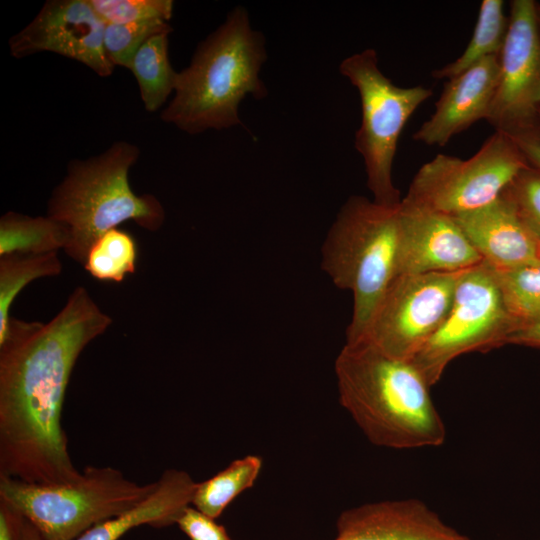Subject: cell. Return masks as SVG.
Returning a JSON list of instances; mask_svg holds the SVG:
<instances>
[{"mask_svg": "<svg viewBox=\"0 0 540 540\" xmlns=\"http://www.w3.org/2000/svg\"><path fill=\"white\" fill-rule=\"evenodd\" d=\"M112 319L77 287L48 323L11 318L0 343V476L29 483H70L74 466L62 428L73 368Z\"/></svg>", "mask_w": 540, "mask_h": 540, "instance_id": "obj_1", "label": "cell"}, {"mask_svg": "<svg viewBox=\"0 0 540 540\" xmlns=\"http://www.w3.org/2000/svg\"><path fill=\"white\" fill-rule=\"evenodd\" d=\"M334 370L340 404L372 444L396 450L444 444L447 430L432 386L411 360L345 343Z\"/></svg>", "mask_w": 540, "mask_h": 540, "instance_id": "obj_2", "label": "cell"}, {"mask_svg": "<svg viewBox=\"0 0 540 540\" xmlns=\"http://www.w3.org/2000/svg\"><path fill=\"white\" fill-rule=\"evenodd\" d=\"M266 59L264 36L252 28L247 10L235 7L177 72L174 97L161 119L188 134L241 125V101L268 94L260 78Z\"/></svg>", "mask_w": 540, "mask_h": 540, "instance_id": "obj_3", "label": "cell"}, {"mask_svg": "<svg viewBox=\"0 0 540 540\" xmlns=\"http://www.w3.org/2000/svg\"><path fill=\"white\" fill-rule=\"evenodd\" d=\"M140 154L137 146L117 141L100 155L73 160L48 202L50 218L68 230L65 252L84 265L90 248L107 231L128 220L149 231L164 223L165 211L153 195H137L128 174Z\"/></svg>", "mask_w": 540, "mask_h": 540, "instance_id": "obj_4", "label": "cell"}, {"mask_svg": "<svg viewBox=\"0 0 540 540\" xmlns=\"http://www.w3.org/2000/svg\"><path fill=\"white\" fill-rule=\"evenodd\" d=\"M399 206L350 196L331 225L321 250V268L333 284L353 294L346 343L359 342L397 276Z\"/></svg>", "mask_w": 540, "mask_h": 540, "instance_id": "obj_5", "label": "cell"}, {"mask_svg": "<svg viewBox=\"0 0 540 540\" xmlns=\"http://www.w3.org/2000/svg\"><path fill=\"white\" fill-rule=\"evenodd\" d=\"M156 487L157 480L139 485L116 468L87 466L70 483H29L0 476V502L27 520L42 540H75L136 506Z\"/></svg>", "mask_w": 540, "mask_h": 540, "instance_id": "obj_6", "label": "cell"}, {"mask_svg": "<svg viewBox=\"0 0 540 540\" xmlns=\"http://www.w3.org/2000/svg\"><path fill=\"white\" fill-rule=\"evenodd\" d=\"M339 71L360 96L362 119L355 148L363 158L373 201L396 207L402 201L392 178L399 138L412 114L432 96V90L421 85H395L380 71L377 53L371 48L345 58Z\"/></svg>", "mask_w": 540, "mask_h": 540, "instance_id": "obj_7", "label": "cell"}, {"mask_svg": "<svg viewBox=\"0 0 540 540\" xmlns=\"http://www.w3.org/2000/svg\"><path fill=\"white\" fill-rule=\"evenodd\" d=\"M527 165L515 141L495 131L468 159L440 153L423 164L402 201L456 216L498 198Z\"/></svg>", "mask_w": 540, "mask_h": 540, "instance_id": "obj_8", "label": "cell"}, {"mask_svg": "<svg viewBox=\"0 0 540 540\" xmlns=\"http://www.w3.org/2000/svg\"><path fill=\"white\" fill-rule=\"evenodd\" d=\"M516 329L491 267L482 262L461 272L443 323L411 361L433 386L454 359L507 344Z\"/></svg>", "mask_w": 540, "mask_h": 540, "instance_id": "obj_9", "label": "cell"}, {"mask_svg": "<svg viewBox=\"0 0 540 540\" xmlns=\"http://www.w3.org/2000/svg\"><path fill=\"white\" fill-rule=\"evenodd\" d=\"M461 272L397 275L363 338L353 344H367L387 356L412 360L443 323Z\"/></svg>", "mask_w": 540, "mask_h": 540, "instance_id": "obj_10", "label": "cell"}, {"mask_svg": "<svg viewBox=\"0 0 540 540\" xmlns=\"http://www.w3.org/2000/svg\"><path fill=\"white\" fill-rule=\"evenodd\" d=\"M499 78L485 118L510 138L540 131V27L537 2L513 0L499 55Z\"/></svg>", "mask_w": 540, "mask_h": 540, "instance_id": "obj_11", "label": "cell"}, {"mask_svg": "<svg viewBox=\"0 0 540 540\" xmlns=\"http://www.w3.org/2000/svg\"><path fill=\"white\" fill-rule=\"evenodd\" d=\"M105 25L89 0H50L10 38V53L23 58L52 52L82 63L100 77H108L115 66L104 49Z\"/></svg>", "mask_w": 540, "mask_h": 540, "instance_id": "obj_12", "label": "cell"}, {"mask_svg": "<svg viewBox=\"0 0 540 540\" xmlns=\"http://www.w3.org/2000/svg\"><path fill=\"white\" fill-rule=\"evenodd\" d=\"M482 262L453 216L401 201L397 275L459 272Z\"/></svg>", "mask_w": 540, "mask_h": 540, "instance_id": "obj_13", "label": "cell"}, {"mask_svg": "<svg viewBox=\"0 0 540 540\" xmlns=\"http://www.w3.org/2000/svg\"><path fill=\"white\" fill-rule=\"evenodd\" d=\"M334 540H471L426 503L409 498L366 503L343 511Z\"/></svg>", "mask_w": 540, "mask_h": 540, "instance_id": "obj_14", "label": "cell"}, {"mask_svg": "<svg viewBox=\"0 0 540 540\" xmlns=\"http://www.w3.org/2000/svg\"><path fill=\"white\" fill-rule=\"evenodd\" d=\"M499 55L488 56L449 79L434 113L422 123L413 139L426 145L444 146L455 135L485 119L498 83Z\"/></svg>", "mask_w": 540, "mask_h": 540, "instance_id": "obj_15", "label": "cell"}, {"mask_svg": "<svg viewBox=\"0 0 540 540\" xmlns=\"http://www.w3.org/2000/svg\"><path fill=\"white\" fill-rule=\"evenodd\" d=\"M453 217L491 268L504 270L540 261L539 241L504 193L481 208Z\"/></svg>", "mask_w": 540, "mask_h": 540, "instance_id": "obj_16", "label": "cell"}, {"mask_svg": "<svg viewBox=\"0 0 540 540\" xmlns=\"http://www.w3.org/2000/svg\"><path fill=\"white\" fill-rule=\"evenodd\" d=\"M197 482L183 470L167 469L157 480L156 489L128 511L98 523L75 540H119L136 527L163 528L176 524L191 505ZM19 540H42L35 528L20 516Z\"/></svg>", "mask_w": 540, "mask_h": 540, "instance_id": "obj_17", "label": "cell"}, {"mask_svg": "<svg viewBox=\"0 0 540 540\" xmlns=\"http://www.w3.org/2000/svg\"><path fill=\"white\" fill-rule=\"evenodd\" d=\"M67 228L46 217L7 212L0 219V257L10 254H46L66 247Z\"/></svg>", "mask_w": 540, "mask_h": 540, "instance_id": "obj_18", "label": "cell"}, {"mask_svg": "<svg viewBox=\"0 0 540 540\" xmlns=\"http://www.w3.org/2000/svg\"><path fill=\"white\" fill-rule=\"evenodd\" d=\"M509 17L504 13L502 0H483L468 45L463 53L449 64L436 69L437 79H452L484 58L499 55L508 31Z\"/></svg>", "mask_w": 540, "mask_h": 540, "instance_id": "obj_19", "label": "cell"}, {"mask_svg": "<svg viewBox=\"0 0 540 540\" xmlns=\"http://www.w3.org/2000/svg\"><path fill=\"white\" fill-rule=\"evenodd\" d=\"M169 34L161 33L149 38L135 53L129 68L137 80L144 107L149 112L161 108L174 92L177 72L169 60Z\"/></svg>", "mask_w": 540, "mask_h": 540, "instance_id": "obj_20", "label": "cell"}, {"mask_svg": "<svg viewBox=\"0 0 540 540\" xmlns=\"http://www.w3.org/2000/svg\"><path fill=\"white\" fill-rule=\"evenodd\" d=\"M262 464L257 455L232 461L213 477L196 484L191 505L213 519L218 518L238 495L255 484Z\"/></svg>", "mask_w": 540, "mask_h": 540, "instance_id": "obj_21", "label": "cell"}, {"mask_svg": "<svg viewBox=\"0 0 540 540\" xmlns=\"http://www.w3.org/2000/svg\"><path fill=\"white\" fill-rule=\"evenodd\" d=\"M57 253H15L0 257V343L6 338L10 308L20 291L33 280L61 273L62 263Z\"/></svg>", "mask_w": 540, "mask_h": 540, "instance_id": "obj_22", "label": "cell"}, {"mask_svg": "<svg viewBox=\"0 0 540 540\" xmlns=\"http://www.w3.org/2000/svg\"><path fill=\"white\" fill-rule=\"evenodd\" d=\"M491 269L506 310L517 329L539 323L540 261L511 269Z\"/></svg>", "mask_w": 540, "mask_h": 540, "instance_id": "obj_23", "label": "cell"}, {"mask_svg": "<svg viewBox=\"0 0 540 540\" xmlns=\"http://www.w3.org/2000/svg\"><path fill=\"white\" fill-rule=\"evenodd\" d=\"M137 254L135 238L113 228L90 248L83 267L97 280L122 282L127 274L135 272Z\"/></svg>", "mask_w": 540, "mask_h": 540, "instance_id": "obj_24", "label": "cell"}, {"mask_svg": "<svg viewBox=\"0 0 540 540\" xmlns=\"http://www.w3.org/2000/svg\"><path fill=\"white\" fill-rule=\"evenodd\" d=\"M171 32L172 27L168 21L159 19L106 24L103 36L104 49L114 66L129 69L133 56L149 38Z\"/></svg>", "mask_w": 540, "mask_h": 540, "instance_id": "obj_25", "label": "cell"}, {"mask_svg": "<svg viewBox=\"0 0 540 540\" xmlns=\"http://www.w3.org/2000/svg\"><path fill=\"white\" fill-rule=\"evenodd\" d=\"M106 24H125L148 20L169 21L173 15L171 0H89Z\"/></svg>", "mask_w": 540, "mask_h": 540, "instance_id": "obj_26", "label": "cell"}, {"mask_svg": "<svg viewBox=\"0 0 540 540\" xmlns=\"http://www.w3.org/2000/svg\"><path fill=\"white\" fill-rule=\"evenodd\" d=\"M503 193L513 203L525 227L540 242V171L528 164Z\"/></svg>", "mask_w": 540, "mask_h": 540, "instance_id": "obj_27", "label": "cell"}, {"mask_svg": "<svg viewBox=\"0 0 540 540\" xmlns=\"http://www.w3.org/2000/svg\"><path fill=\"white\" fill-rule=\"evenodd\" d=\"M176 525L190 540H233L215 519L198 511L192 505L182 512Z\"/></svg>", "mask_w": 540, "mask_h": 540, "instance_id": "obj_28", "label": "cell"}, {"mask_svg": "<svg viewBox=\"0 0 540 540\" xmlns=\"http://www.w3.org/2000/svg\"><path fill=\"white\" fill-rule=\"evenodd\" d=\"M529 165L540 171V131L511 138Z\"/></svg>", "mask_w": 540, "mask_h": 540, "instance_id": "obj_29", "label": "cell"}, {"mask_svg": "<svg viewBox=\"0 0 540 540\" xmlns=\"http://www.w3.org/2000/svg\"><path fill=\"white\" fill-rule=\"evenodd\" d=\"M20 515L0 502V540H19Z\"/></svg>", "mask_w": 540, "mask_h": 540, "instance_id": "obj_30", "label": "cell"}, {"mask_svg": "<svg viewBox=\"0 0 540 540\" xmlns=\"http://www.w3.org/2000/svg\"><path fill=\"white\" fill-rule=\"evenodd\" d=\"M508 343L540 348V322L514 331Z\"/></svg>", "mask_w": 540, "mask_h": 540, "instance_id": "obj_31", "label": "cell"}, {"mask_svg": "<svg viewBox=\"0 0 540 540\" xmlns=\"http://www.w3.org/2000/svg\"><path fill=\"white\" fill-rule=\"evenodd\" d=\"M537 17H538V23L540 27V4L537 3Z\"/></svg>", "mask_w": 540, "mask_h": 540, "instance_id": "obj_32", "label": "cell"}, {"mask_svg": "<svg viewBox=\"0 0 540 540\" xmlns=\"http://www.w3.org/2000/svg\"><path fill=\"white\" fill-rule=\"evenodd\" d=\"M539 119H540V113H539Z\"/></svg>", "mask_w": 540, "mask_h": 540, "instance_id": "obj_33", "label": "cell"}, {"mask_svg": "<svg viewBox=\"0 0 540 540\" xmlns=\"http://www.w3.org/2000/svg\"><path fill=\"white\" fill-rule=\"evenodd\" d=\"M540 243V242H539Z\"/></svg>", "mask_w": 540, "mask_h": 540, "instance_id": "obj_34", "label": "cell"}]
</instances>
